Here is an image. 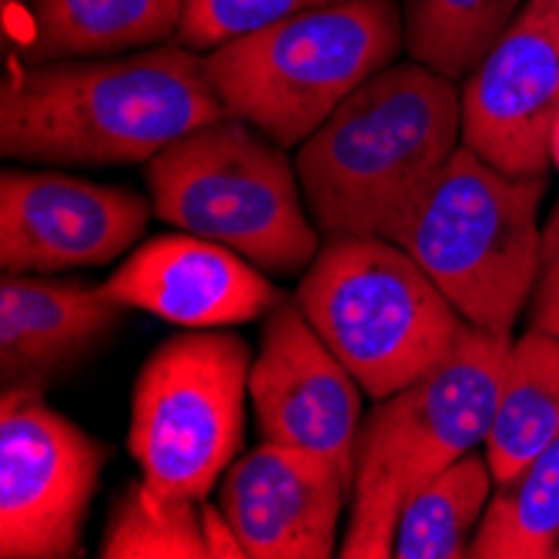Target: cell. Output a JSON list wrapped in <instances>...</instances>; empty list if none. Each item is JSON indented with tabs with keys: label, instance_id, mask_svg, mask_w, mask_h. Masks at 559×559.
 <instances>
[{
	"label": "cell",
	"instance_id": "6da1fadb",
	"mask_svg": "<svg viewBox=\"0 0 559 559\" xmlns=\"http://www.w3.org/2000/svg\"><path fill=\"white\" fill-rule=\"evenodd\" d=\"M225 115L205 58L171 40L17 71L0 97V151L34 165H138Z\"/></svg>",
	"mask_w": 559,
	"mask_h": 559
},
{
	"label": "cell",
	"instance_id": "7a4b0ae2",
	"mask_svg": "<svg viewBox=\"0 0 559 559\" xmlns=\"http://www.w3.org/2000/svg\"><path fill=\"white\" fill-rule=\"evenodd\" d=\"M463 141V91L419 61H395L355 87L298 144L312 222L329 238H392Z\"/></svg>",
	"mask_w": 559,
	"mask_h": 559
},
{
	"label": "cell",
	"instance_id": "3957f363",
	"mask_svg": "<svg viewBox=\"0 0 559 559\" xmlns=\"http://www.w3.org/2000/svg\"><path fill=\"white\" fill-rule=\"evenodd\" d=\"M510 348L513 338L473 325L426 376L376 399L359 429L342 559H389L409 496L486 445Z\"/></svg>",
	"mask_w": 559,
	"mask_h": 559
},
{
	"label": "cell",
	"instance_id": "277c9868",
	"mask_svg": "<svg viewBox=\"0 0 559 559\" xmlns=\"http://www.w3.org/2000/svg\"><path fill=\"white\" fill-rule=\"evenodd\" d=\"M402 47L399 0H342L231 37L209 50L205 68L228 115L298 147Z\"/></svg>",
	"mask_w": 559,
	"mask_h": 559
},
{
	"label": "cell",
	"instance_id": "5b68a950",
	"mask_svg": "<svg viewBox=\"0 0 559 559\" xmlns=\"http://www.w3.org/2000/svg\"><path fill=\"white\" fill-rule=\"evenodd\" d=\"M288 147L235 115L198 128L144 162L155 215L198 238L235 248L269 275H298L319 255V225Z\"/></svg>",
	"mask_w": 559,
	"mask_h": 559
},
{
	"label": "cell",
	"instance_id": "8992f818",
	"mask_svg": "<svg viewBox=\"0 0 559 559\" xmlns=\"http://www.w3.org/2000/svg\"><path fill=\"white\" fill-rule=\"evenodd\" d=\"M295 301L369 399L426 376L473 329L392 238H329Z\"/></svg>",
	"mask_w": 559,
	"mask_h": 559
},
{
	"label": "cell",
	"instance_id": "52a82bcc",
	"mask_svg": "<svg viewBox=\"0 0 559 559\" xmlns=\"http://www.w3.org/2000/svg\"><path fill=\"white\" fill-rule=\"evenodd\" d=\"M543 194L546 178L506 175L460 144L399 245L469 325L513 338L539 272Z\"/></svg>",
	"mask_w": 559,
	"mask_h": 559
},
{
	"label": "cell",
	"instance_id": "ba28073f",
	"mask_svg": "<svg viewBox=\"0 0 559 559\" xmlns=\"http://www.w3.org/2000/svg\"><path fill=\"white\" fill-rule=\"evenodd\" d=\"M251 345L222 329H185L147 355L134 392L128 452L162 496L205 499L245 439Z\"/></svg>",
	"mask_w": 559,
	"mask_h": 559
},
{
	"label": "cell",
	"instance_id": "9c48e42d",
	"mask_svg": "<svg viewBox=\"0 0 559 559\" xmlns=\"http://www.w3.org/2000/svg\"><path fill=\"white\" fill-rule=\"evenodd\" d=\"M108 449L40 399L0 395V556L74 559Z\"/></svg>",
	"mask_w": 559,
	"mask_h": 559
},
{
	"label": "cell",
	"instance_id": "30bf717a",
	"mask_svg": "<svg viewBox=\"0 0 559 559\" xmlns=\"http://www.w3.org/2000/svg\"><path fill=\"white\" fill-rule=\"evenodd\" d=\"M155 212L131 188L64 171H4L0 178V269L50 275L121 259Z\"/></svg>",
	"mask_w": 559,
	"mask_h": 559
},
{
	"label": "cell",
	"instance_id": "8fae6325",
	"mask_svg": "<svg viewBox=\"0 0 559 559\" xmlns=\"http://www.w3.org/2000/svg\"><path fill=\"white\" fill-rule=\"evenodd\" d=\"M248 395L265 442L319 452L355 479L362 385L316 332L298 301H282L265 316Z\"/></svg>",
	"mask_w": 559,
	"mask_h": 559
},
{
	"label": "cell",
	"instance_id": "7c38bea8",
	"mask_svg": "<svg viewBox=\"0 0 559 559\" xmlns=\"http://www.w3.org/2000/svg\"><path fill=\"white\" fill-rule=\"evenodd\" d=\"M559 121V44L530 4L463 84V144L492 168L546 178Z\"/></svg>",
	"mask_w": 559,
	"mask_h": 559
},
{
	"label": "cell",
	"instance_id": "4fadbf2b",
	"mask_svg": "<svg viewBox=\"0 0 559 559\" xmlns=\"http://www.w3.org/2000/svg\"><path fill=\"white\" fill-rule=\"evenodd\" d=\"M352 473L319 452L265 442L235 460L218 489V510L245 559H329Z\"/></svg>",
	"mask_w": 559,
	"mask_h": 559
},
{
	"label": "cell",
	"instance_id": "5bb4252c",
	"mask_svg": "<svg viewBox=\"0 0 559 559\" xmlns=\"http://www.w3.org/2000/svg\"><path fill=\"white\" fill-rule=\"evenodd\" d=\"M105 292L128 312L178 329H228L265 319L282 292L235 248L191 231L155 235L115 269Z\"/></svg>",
	"mask_w": 559,
	"mask_h": 559
},
{
	"label": "cell",
	"instance_id": "9a60e30c",
	"mask_svg": "<svg viewBox=\"0 0 559 559\" xmlns=\"http://www.w3.org/2000/svg\"><path fill=\"white\" fill-rule=\"evenodd\" d=\"M128 309L87 282L4 275L0 282V382L47 389V382L108 342Z\"/></svg>",
	"mask_w": 559,
	"mask_h": 559
},
{
	"label": "cell",
	"instance_id": "2e32d148",
	"mask_svg": "<svg viewBox=\"0 0 559 559\" xmlns=\"http://www.w3.org/2000/svg\"><path fill=\"white\" fill-rule=\"evenodd\" d=\"M31 64L118 58L178 40L185 0H27Z\"/></svg>",
	"mask_w": 559,
	"mask_h": 559
},
{
	"label": "cell",
	"instance_id": "e0dca14e",
	"mask_svg": "<svg viewBox=\"0 0 559 559\" xmlns=\"http://www.w3.org/2000/svg\"><path fill=\"white\" fill-rule=\"evenodd\" d=\"M559 436V335L526 329L502 372L486 460L496 486L513 483Z\"/></svg>",
	"mask_w": 559,
	"mask_h": 559
},
{
	"label": "cell",
	"instance_id": "ac0fdd59",
	"mask_svg": "<svg viewBox=\"0 0 559 559\" xmlns=\"http://www.w3.org/2000/svg\"><path fill=\"white\" fill-rule=\"evenodd\" d=\"M492 469L486 455H463L402 506L392 556L395 559H460L469 556L473 536L486 516Z\"/></svg>",
	"mask_w": 559,
	"mask_h": 559
},
{
	"label": "cell",
	"instance_id": "d6986e66",
	"mask_svg": "<svg viewBox=\"0 0 559 559\" xmlns=\"http://www.w3.org/2000/svg\"><path fill=\"white\" fill-rule=\"evenodd\" d=\"M530 0H405V50L449 81L469 78Z\"/></svg>",
	"mask_w": 559,
	"mask_h": 559
},
{
	"label": "cell",
	"instance_id": "ffe728a7",
	"mask_svg": "<svg viewBox=\"0 0 559 559\" xmlns=\"http://www.w3.org/2000/svg\"><path fill=\"white\" fill-rule=\"evenodd\" d=\"M559 546V436L489 499L473 559H546Z\"/></svg>",
	"mask_w": 559,
	"mask_h": 559
},
{
	"label": "cell",
	"instance_id": "44dd1931",
	"mask_svg": "<svg viewBox=\"0 0 559 559\" xmlns=\"http://www.w3.org/2000/svg\"><path fill=\"white\" fill-rule=\"evenodd\" d=\"M201 502L162 496L144 479L128 483L108 516L100 559H212Z\"/></svg>",
	"mask_w": 559,
	"mask_h": 559
},
{
	"label": "cell",
	"instance_id": "7402d4cb",
	"mask_svg": "<svg viewBox=\"0 0 559 559\" xmlns=\"http://www.w3.org/2000/svg\"><path fill=\"white\" fill-rule=\"evenodd\" d=\"M332 4L342 0H185L178 40L191 50H212L248 31Z\"/></svg>",
	"mask_w": 559,
	"mask_h": 559
},
{
	"label": "cell",
	"instance_id": "603a6c76",
	"mask_svg": "<svg viewBox=\"0 0 559 559\" xmlns=\"http://www.w3.org/2000/svg\"><path fill=\"white\" fill-rule=\"evenodd\" d=\"M530 325L549 335H559V205L552 209L543 245H539V272L530 298Z\"/></svg>",
	"mask_w": 559,
	"mask_h": 559
},
{
	"label": "cell",
	"instance_id": "cb8c5ba5",
	"mask_svg": "<svg viewBox=\"0 0 559 559\" xmlns=\"http://www.w3.org/2000/svg\"><path fill=\"white\" fill-rule=\"evenodd\" d=\"M533 4L539 8L546 27L552 31V37H556V44H559V0H533Z\"/></svg>",
	"mask_w": 559,
	"mask_h": 559
},
{
	"label": "cell",
	"instance_id": "d4e9b609",
	"mask_svg": "<svg viewBox=\"0 0 559 559\" xmlns=\"http://www.w3.org/2000/svg\"><path fill=\"white\" fill-rule=\"evenodd\" d=\"M552 165L559 171V121H556V131H552Z\"/></svg>",
	"mask_w": 559,
	"mask_h": 559
},
{
	"label": "cell",
	"instance_id": "484cf974",
	"mask_svg": "<svg viewBox=\"0 0 559 559\" xmlns=\"http://www.w3.org/2000/svg\"><path fill=\"white\" fill-rule=\"evenodd\" d=\"M556 559H559V546H556Z\"/></svg>",
	"mask_w": 559,
	"mask_h": 559
}]
</instances>
